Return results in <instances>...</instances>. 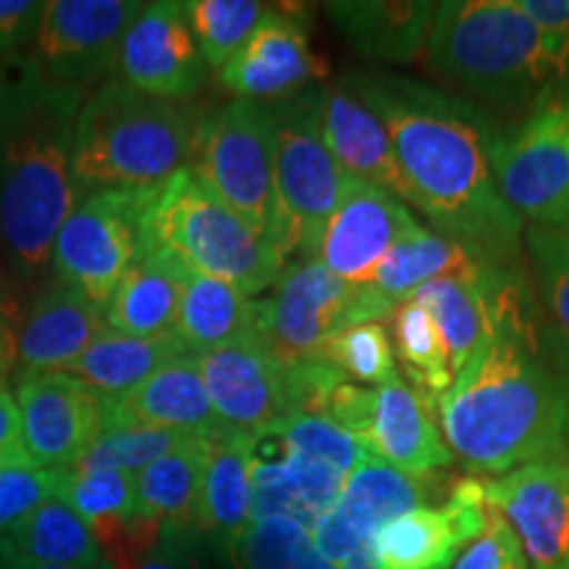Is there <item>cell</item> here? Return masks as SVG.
Here are the masks:
<instances>
[{
    "label": "cell",
    "instance_id": "7402d4cb",
    "mask_svg": "<svg viewBox=\"0 0 569 569\" xmlns=\"http://www.w3.org/2000/svg\"><path fill=\"white\" fill-rule=\"evenodd\" d=\"M251 522L293 519L315 532L338 501L348 475L330 461L284 446L272 427L251 436Z\"/></svg>",
    "mask_w": 569,
    "mask_h": 569
},
{
    "label": "cell",
    "instance_id": "f907efd6",
    "mask_svg": "<svg viewBox=\"0 0 569 569\" xmlns=\"http://www.w3.org/2000/svg\"><path fill=\"white\" fill-rule=\"evenodd\" d=\"M6 549V546H3ZM6 569H74V567H56V565H38V561L13 557V553L6 551Z\"/></svg>",
    "mask_w": 569,
    "mask_h": 569
},
{
    "label": "cell",
    "instance_id": "8992f818",
    "mask_svg": "<svg viewBox=\"0 0 569 569\" xmlns=\"http://www.w3.org/2000/svg\"><path fill=\"white\" fill-rule=\"evenodd\" d=\"M148 230L153 251L169 248L190 269L230 282L246 296L280 280L288 261L213 193L190 163L167 182L153 184Z\"/></svg>",
    "mask_w": 569,
    "mask_h": 569
},
{
    "label": "cell",
    "instance_id": "83f0119b",
    "mask_svg": "<svg viewBox=\"0 0 569 569\" xmlns=\"http://www.w3.org/2000/svg\"><path fill=\"white\" fill-rule=\"evenodd\" d=\"M188 269L169 248L146 256L124 274L106 306L109 330L132 338H159L174 332Z\"/></svg>",
    "mask_w": 569,
    "mask_h": 569
},
{
    "label": "cell",
    "instance_id": "6da1fadb",
    "mask_svg": "<svg viewBox=\"0 0 569 569\" xmlns=\"http://www.w3.org/2000/svg\"><path fill=\"white\" fill-rule=\"evenodd\" d=\"M453 459L472 475H509L569 451L565 351L522 269H496L490 332L436 409Z\"/></svg>",
    "mask_w": 569,
    "mask_h": 569
},
{
    "label": "cell",
    "instance_id": "ba28073f",
    "mask_svg": "<svg viewBox=\"0 0 569 569\" xmlns=\"http://www.w3.org/2000/svg\"><path fill=\"white\" fill-rule=\"evenodd\" d=\"M396 306L372 284L343 282L322 261L309 259L284 267L274 296L256 301V336L282 365H296L322 356L346 327L390 319Z\"/></svg>",
    "mask_w": 569,
    "mask_h": 569
},
{
    "label": "cell",
    "instance_id": "8fae6325",
    "mask_svg": "<svg viewBox=\"0 0 569 569\" xmlns=\"http://www.w3.org/2000/svg\"><path fill=\"white\" fill-rule=\"evenodd\" d=\"M496 184L528 227L569 230V82L493 140Z\"/></svg>",
    "mask_w": 569,
    "mask_h": 569
},
{
    "label": "cell",
    "instance_id": "ab89813d",
    "mask_svg": "<svg viewBox=\"0 0 569 569\" xmlns=\"http://www.w3.org/2000/svg\"><path fill=\"white\" fill-rule=\"evenodd\" d=\"M59 501L80 515L88 528L111 517H124L138 511L134 475L119 469H63Z\"/></svg>",
    "mask_w": 569,
    "mask_h": 569
},
{
    "label": "cell",
    "instance_id": "7dc6e473",
    "mask_svg": "<svg viewBox=\"0 0 569 569\" xmlns=\"http://www.w3.org/2000/svg\"><path fill=\"white\" fill-rule=\"evenodd\" d=\"M21 315L17 298H13V282L0 267V377H9L17 365V338H19Z\"/></svg>",
    "mask_w": 569,
    "mask_h": 569
},
{
    "label": "cell",
    "instance_id": "f6af8a7d",
    "mask_svg": "<svg viewBox=\"0 0 569 569\" xmlns=\"http://www.w3.org/2000/svg\"><path fill=\"white\" fill-rule=\"evenodd\" d=\"M42 17L46 3L38 0H0V53L9 56L38 38Z\"/></svg>",
    "mask_w": 569,
    "mask_h": 569
},
{
    "label": "cell",
    "instance_id": "d590c367",
    "mask_svg": "<svg viewBox=\"0 0 569 569\" xmlns=\"http://www.w3.org/2000/svg\"><path fill=\"white\" fill-rule=\"evenodd\" d=\"M232 569H338L293 519H256L227 553Z\"/></svg>",
    "mask_w": 569,
    "mask_h": 569
},
{
    "label": "cell",
    "instance_id": "1f68e13d",
    "mask_svg": "<svg viewBox=\"0 0 569 569\" xmlns=\"http://www.w3.org/2000/svg\"><path fill=\"white\" fill-rule=\"evenodd\" d=\"M486 267L493 264H488L486 259H480L478 253H472L457 240L419 224L398 240L369 284L390 301L401 303L427 282L440 280V277L475 274Z\"/></svg>",
    "mask_w": 569,
    "mask_h": 569
},
{
    "label": "cell",
    "instance_id": "52a82bcc",
    "mask_svg": "<svg viewBox=\"0 0 569 569\" xmlns=\"http://www.w3.org/2000/svg\"><path fill=\"white\" fill-rule=\"evenodd\" d=\"M190 159V167L213 193L288 259V227L274 188L269 106L234 98L222 109L206 113L196 124Z\"/></svg>",
    "mask_w": 569,
    "mask_h": 569
},
{
    "label": "cell",
    "instance_id": "30bf717a",
    "mask_svg": "<svg viewBox=\"0 0 569 569\" xmlns=\"http://www.w3.org/2000/svg\"><path fill=\"white\" fill-rule=\"evenodd\" d=\"M269 117L274 138V188L288 227L290 253L303 256V261L317 259L325 227L353 180L325 146L317 88L269 106Z\"/></svg>",
    "mask_w": 569,
    "mask_h": 569
},
{
    "label": "cell",
    "instance_id": "8d00e7d4",
    "mask_svg": "<svg viewBox=\"0 0 569 569\" xmlns=\"http://www.w3.org/2000/svg\"><path fill=\"white\" fill-rule=\"evenodd\" d=\"M267 11L256 0H190L188 21L206 67L222 69L238 56Z\"/></svg>",
    "mask_w": 569,
    "mask_h": 569
},
{
    "label": "cell",
    "instance_id": "5b68a950",
    "mask_svg": "<svg viewBox=\"0 0 569 569\" xmlns=\"http://www.w3.org/2000/svg\"><path fill=\"white\" fill-rule=\"evenodd\" d=\"M190 113L174 101L146 96L122 80L106 82L77 119L71 180L88 198L101 190L153 188L188 167L193 153Z\"/></svg>",
    "mask_w": 569,
    "mask_h": 569
},
{
    "label": "cell",
    "instance_id": "b9f144b4",
    "mask_svg": "<svg viewBox=\"0 0 569 569\" xmlns=\"http://www.w3.org/2000/svg\"><path fill=\"white\" fill-rule=\"evenodd\" d=\"M167 525L146 511H132L124 517H111L92 525L98 551L109 569H140L159 551Z\"/></svg>",
    "mask_w": 569,
    "mask_h": 569
},
{
    "label": "cell",
    "instance_id": "2e32d148",
    "mask_svg": "<svg viewBox=\"0 0 569 569\" xmlns=\"http://www.w3.org/2000/svg\"><path fill=\"white\" fill-rule=\"evenodd\" d=\"M486 496L511 525L530 569H569V451L488 480Z\"/></svg>",
    "mask_w": 569,
    "mask_h": 569
},
{
    "label": "cell",
    "instance_id": "ee69618b",
    "mask_svg": "<svg viewBox=\"0 0 569 569\" xmlns=\"http://www.w3.org/2000/svg\"><path fill=\"white\" fill-rule=\"evenodd\" d=\"M451 569H530V561L511 525L493 507H488L486 530L469 540L453 559Z\"/></svg>",
    "mask_w": 569,
    "mask_h": 569
},
{
    "label": "cell",
    "instance_id": "cb8c5ba5",
    "mask_svg": "<svg viewBox=\"0 0 569 569\" xmlns=\"http://www.w3.org/2000/svg\"><path fill=\"white\" fill-rule=\"evenodd\" d=\"M317 98L319 130L340 169L351 180L377 184L407 203V184L398 169L388 127L356 84L343 77L336 84L317 88Z\"/></svg>",
    "mask_w": 569,
    "mask_h": 569
},
{
    "label": "cell",
    "instance_id": "f1b7e54d",
    "mask_svg": "<svg viewBox=\"0 0 569 569\" xmlns=\"http://www.w3.org/2000/svg\"><path fill=\"white\" fill-rule=\"evenodd\" d=\"M496 269L503 267H486L475 274L440 277L409 296L411 301L425 306L427 315L436 322L453 377L469 365L490 332V280Z\"/></svg>",
    "mask_w": 569,
    "mask_h": 569
},
{
    "label": "cell",
    "instance_id": "9a60e30c",
    "mask_svg": "<svg viewBox=\"0 0 569 569\" xmlns=\"http://www.w3.org/2000/svg\"><path fill=\"white\" fill-rule=\"evenodd\" d=\"M21 440L32 467L69 469L106 432L103 398L67 372L19 380Z\"/></svg>",
    "mask_w": 569,
    "mask_h": 569
},
{
    "label": "cell",
    "instance_id": "bcb514c9",
    "mask_svg": "<svg viewBox=\"0 0 569 569\" xmlns=\"http://www.w3.org/2000/svg\"><path fill=\"white\" fill-rule=\"evenodd\" d=\"M3 467H32L21 440V422L17 398L0 377V469Z\"/></svg>",
    "mask_w": 569,
    "mask_h": 569
},
{
    "label": "cell",
    "instance_id": "d6a6232c",
    "mask_svg": "<svg viewBox=\"0 0 569 569\" xmlns=\"http://www.w3.org/2000/svg\"><path fill=\"white\" fill-rule=\"evenodd\" d=\"M206 459L209 438H188L174 451L148 465L134 475L138 509L159 517L167 528L193 532Z\"/></svg>",
    "mask_w": 569,
    "mask_h": 569
},
{
    "label": "cell",
    "instance_id": "7bdbcfd3",
    "mask_svg": "<svg viewBox=\"0 0 569 569\" xmlns=\"http://www.w3.org/2000/svg\"><path fill=\"white\" fill-rule=\"evenodd\" d=\"M63 469L3 467L0 469V536L51 498H59Z\"/></svg>",
    "mask_w": 569,
    "mask_h": 569
},
{
    "label": "cell",
    "instance_id": "4fadbf2b",
    "mask_svg": "<svg viewBox=\"0 0 569 569\" xmlns=\"http://www.w3.org/2000/svg\"><path fill=\"white\" fill-rule=\"evenodd\" d=\"M451 486L446 475H407L380 459H367L348 475L338 501L311 536L338 569H377L375 538L382 525L411 509L443 503Z\"/></svg>",
    "mask_w": 569,
    "mask_h": 569
},
{
    "label": "cell",
    "instance_id": "ac0fdd59",
    "mask_svg": "<svg viewBox=\"0 0 569 569\" xmlns=\"http://www.w3.org/2000/svg\"><path fill=\"white\" fill-rule=\"evenodd\" d=\"M117 67L124 84L146 96L163 101L196 96L206 82V61L190 30L188 3L159 0L142 6L124 32Z\"/></svg>",
    "mask_w": 569,
    "mask_h": 569
},
{
    "label": "cell",
    "instance_id": "9c48e42d",
    "mask_svg": "<svg viewBox=\"0 0 569 569\" xmlns=\"http://www.w3.org/2000/svg\"><path fill=\"white\" fill-rule=\"evenodd\" d=\"M151 193L153 188H119L82 198L56 234V277L101 309L109 306L124 274L153 253L148 230Z\"/></svg>",
    "mask_w": 569,
    "mask_h": 569
},
{
    "label": "cell",
    "instance_id": "681fc988",
    "mask_svg": "<svg viewBox=\"0 0 569 569\" xmlns=\"http://www.w3.org/2000/svg\"><path fill=\"white\" fill-rule=\"evenodd\" d=\"M140 569H198L193 557V532L188 530H163L159 551Z\"/></svg>",
    "mask_w": 569,
    "mask_h": 569
},
{
    "label": "cell",
    "instance_id": "c3c4849f",
    "mask_svg": "<svg viewBox=\"0 0 569 569\" xmlns=\"http://www.w3.org/2000/svg\"><path fill=\"white\" fill-rule=\"evenodd\" d=\"M517 6L569 51V0H517Z\"/></svg>",
    "mask_w": 569,
    "mask_h": 569
},
{
    "label": "cell",
    "instance_id": "f35d334b",
    "mask_svg": "<svg viewBox=\"0 0 569 569\" xmlns=\"http://www.w3.org/2000/svg\"><path fill=\"white\" fill-rule=\"evenodd\" d=\"M188 438L196 436H184V432L174 430H156V427H113V430H106L88 448V453L69 469H80V472L119 469V472L138 475L148 465H153L156 459H161L163 453L174 451Z\"/></svg>",
    "mask_w": 569,
    "mask_h": 569
},
{
    "label": "cell",
    "instance_id": "5bb4252c",
    "mask_svg": "<svg viewBox=\"0 0 569 569\" xmlns=\"http://www.w3.org/2000/svg\"><path fill=\"white\" fill-rule=\"evenodd\" d=\"M142 6L134 0H51L32 59L51 80L88 88L117 67L124 32Z\"/></svg>",
    "mask_w": 569,
    "mask_h": 569
},
{
    "label": "cell",
    "instance_id": "836d02e7",
    "mask_svg": "<svg viewBox=\"0 0 569 569\" xmlns=\"http://www.w3.org/2000/svg\"><path fill=\"white\" fill-rule=\"evenodd\" d=\"M0 543L13 557L38 561V565L109 569L88 522L59 498H51L30 517L21 519L17 528L0 536Z\"/></svg>",
    "mask_w": 569,
    "mask_h": 569
},
{
    "label": "cell",
    "instance_id": "816d5d0a",
    "mask_svg": "<svg viewBox=\"0 0 569 569\" xmlns=\"http://www.w3.org/2000/svg\"><path fill=\"white\" fill-rule=\"evenodd\" d=\"M0 569H6V549H3V543H0Z\"/></svg>",
    "mask_w": 569,
    "mask_h": 569
},
{
    "label": "cell",
    "instance_id": "74e56055",
    "mask_svg": "<svg viewBox=\"0 0 569 569\" xmlns=\"http://www.w3.org/2000/svg\"><path fill=\"white\" fill-rule=\"evenodd\" d=\"M525 246H528L530 269L536 277L532 288L561 340L569 390V230L528 227Z\"/></svg>",
    "mask_w": 569,
    "mask_h": 569
},
{
    "label": "cell",
    "instance_id": "4dcf8cb0",
    "mask_svg": "<svg viewBox=\"0 0 569 569\" xmlns=\"http://www.w3.org/2000/svg\"><path fill=\"white\" fill-rule=\"evenodd\" d=\"M256 332V301L217 277L188 269L174 336L190 356L213 351Z\"/></svg>",
    "mask_w": 569,
    "mask_h": 569
},
{
    "label": "cell",
    "instance_id": "7c38bea8",
    "mask_svg": "<svg viewBox=\"0 0 569 569\" xmlns=\"http://www.w3.org/2000/svg\"><path fill=\"white\" fill-rule=\"evenodd\" d=\"M325 417L359 438L369 457L398 472L432 475L457 461L446 446L436 411L401 375L377 388L346 380L327 401Z\"/></svg>",
    "mask_w": 569,
    "mask_h": 569
},
{
    "label": "cell",
    "instance_id": "603a6c76",
    "mask_svg": "<svg viewBox=\"0 0 569 569\" xmlns=\"http://www.w3.org/2000/svg\"><path fill=\"white\" fill-rule=\"evenodd\" d=\"M109 327L103 309L82 290L56 277L38 290L21 315L17 338V372L21 380L32 375L67 372Z\"/></svg>",
    "mask_w": 569,
    "mask_h": 569
},
{
    "label": "cell",
    "instance_id": "4316f807",
    "mask_svg": "<svg viewBox=\"0 0 569 569\" xmlns=\"http://www.w3.org/2000/svg\"><path fill=\"white\" fill-rule=\"evenodd\" d=\"M251 432L227 427L209 438V459L196 517V530L222 557L232 551L251 525Z\"/></svg>",
    "mask_w": 569,
    "mask_h": 569
},
{
    "label": "cell",
    "instance_id": "7a4b0ae2",
    "mask_svg": "<svg viewBox=\"0 0 569 569\" xmlns=\"http://www.w3.org/2000/svg\"><path fill=\"white\" fill-rule=\"evenodd\" d=\"M393 142L407 203L488 264H519L525 224L496 184V130L478 103L390 71H351Z\"/></svg>",
    "mask_w": 569,
    "mask_h": 569
},
{
    "label": "cell",
    "instance_id": "3957f363",
    "mask_svg": "<svg viewBox=\"0 0 569 569\" xmlns=\"http://www.w3.org/2000/svg\"><path fill=\"white\" fill-rule=\"evenodd\" d=\"M84 88L56 82L32 56L0 59V267L32 284L80 203L71 180Z\"/></svg>",
    "mask_w": 569,
    "mask_h": 569
},
{
    "label": "cell",
    "instance_id": "e575fe53",
    "mask_svg": "<svg viewBox=\"0 0 569 569\" xmlns=\"http://www.w3.org/2000/svg\"><path fill=\"white\" fill-rule=\"evenodd\" d=\"M390 343H393V353L401 359L409 386L436 411L440 398L451 390L457 377L448 367L443 340L425 306L411 298H403L396 306L390 315Z\"/></svg>",
    "mask_w": 569,
    "mask_h": 569
},
{
    "label": "cell",
    "instance_id": "d4e9b609",
    "mask_svg": "<svg viewBox=\"0 0 569 569\" xmlns=\"http://www.w3.org/2000/svg\"><path fill=\"white\" fill-rule=\"evenodd\" d=\"M106 430L113 427H156L196 438H213L227 430L206 393L196 356L169 361L142 386L117 401H103Z\"/></svg>",
    "mask_w": 569,
    "mask_h": 569
},
{
    "label": "cell",
    "instance_id": "277c9868",
    "mask_svg": "<svg viewBox=\"0 0 569 569\" xmlns=\"http://www.w3.org/2000/svg\"><path fill=\"white\" fill-rule=\"evenodd\" d=\"M427 67L465 101L501 111L532 109L569 82V51L549 38L517 0L438 3Z\"/></svg>",
    "mask_w": 569,
    "mask_h": 569
},
{
    "label": "cell",
    "instance_id": "f546056e",
    "mask_svg": "<svg viewBox=\"0 0 569 569\" xmlns=\"http://www.w3.org/2000/svg\"><path fill=\"white\" fill-rule=\"evenodd\" d=\"M180 356L190 353L174 332L159 338H132L106 330L67 369V375L77 377L103 401H117Z\"/></svg>",
    "mask_w": 569,
    "mask_h": 569
},
{
    "label": "cell",
    "instance_id": "60d3db41",
    "mask_svg": "<svg viewBox=\"0 0 569 569\" xmlns=\"http://www.w3.org/2000/svg\"><path fill=\"white\" fill-rule=\"evenodd\" d=\"M322 356L346 377L367 382L372 388L386 386L398 377L393 343L380 322L346 327L330 338Z\"/></svg>",
    "mask_w": 569,
    "mask_h": 569
},
{
    "label": "cell",
    "instance_id": "ffe728a7",
    "mask_svg": "<svg viewBox=\"0 0 569 569\" xmlns=\"http://www.w3.org/2000/svg\"><path fill=\"white\" fill-rule=\"evenodd\" d=\"M206 393L224 427L259 432L290 417L284 365L256 332L196 356Z\"/></svg>",
    "mask_w": 569,
    "mask_h": 569
},
{
    "label": "cell",
    "instance_id": "44dd1931",
    "mask_svg": "<svg viewBox=\"0 0 569 569\" xmlns=\"http://www.w3.org/2000/svg\"><path fill=\"white\" fill-rule=\"evenodd\" d=\"M419 222L409 206L377 184L353 180L332 211L317 261L351 284H369L398 240Z\"/></svg>",
    "mask_w": 569,
    "mask_h": 569
},
{
    "label": "cell",
    "instance_id": "484cf974",
    "mask_svg": "<svg viewBox=\"0 0 569 569\" xmlns=\"http://www.w3.org/2000/svg\"><path fill=\"white\" fill-rule=\"evenodd\" d=\"M438 3L427 0H338L325 11L343 40L369 61L407 67L427 51Z\"/></svg>",
    "mask_w": 569,
    "mask_h": 569
},
{
    "label": "cell",
    "instance_id": "d6986e66",
    "mask_svg": "<svg viewBox=\"0 0 569 569\" xmlns=\"http://www.w3.org/2000/svg\"><path fill=\"white\" fill-rule=\"evenodd\" d=\"M327 77V63L315 53L301 17L269 6L238 56L219 69V84L243 101L282 103L311 90Z\"/></svg>",
    "mask_w": 569,
    "mask_h": 569
},
{
    "label": "cell",
    "instance_id": "e0dca14e",
    "mask_svg": "<svg viewBox=\"0 0 569 569\" xmlns=\"http://www.w3.org/2000/svg\"><path fill=\"white\" fill-rule=\"evenodd\" d=\"M486 480L457 478L446 501L386 522L375 538L377 569H451L461 549L486 530Z\"/></svg>",
    "mask_w": 569,
    "mask_h": 569
}]
</instances>
